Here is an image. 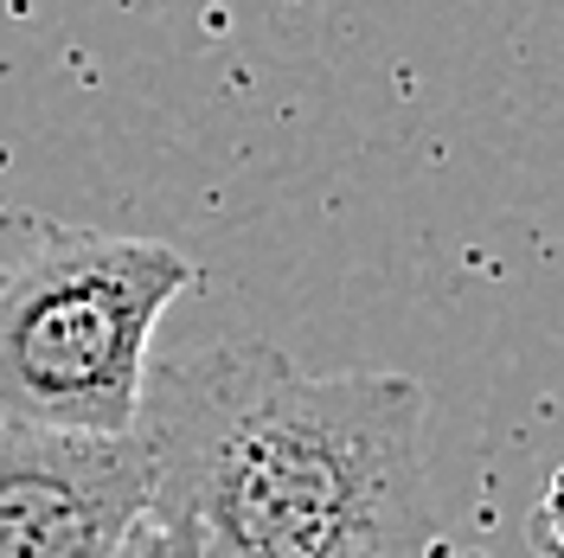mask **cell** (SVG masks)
<instances>
[{"mask_svg":"<svg viewBox=\"0 0 564 558\" xmlns=\"http://www.w3.org/2000/svg\"><path fill=\"white\" fill-rule=\"evenodd\" d=\"M148 507L199 558H430V398L404 373H302L270 341L148 366Z\"/></svg>","mask_w":564,"mask_h":558,"instance_id":"6da1fadb","label":"cell"},{"mask_svg":"<svg viewBox=\"0 0 564 558\" xmlns=\"http://www.w3.org/2000/svg\"><path fill=\"white\" fill-rule=\"evenodd\" d=\"M193 264L161 238L45 232L0 270V423L129 437L154 328Z\"/></svg>","mask_w":564,"mask_h":558,"instance_id":"7a4b0ae2","label":"cell"},{"mask_svg":"<svg viewBox=\"0 0 564 558\" xmlns=\"http://www.w3.org/2000/svg\"><path fill=\"white\" fill-rule=\"evenodd\" d=\"M148 514V455L129 437L0 423V558H116Z\"/></svg>","mask_w":564,"mask_h":558,"instance_id":"3957f363","label":"cell"},{"mask_svg":"<svg viewBox=\"0 0 564 558\" xmlns=\"http://www.w3.org/2000/svg\"><path fill=\"white\" fill-rule=\"evenodd\" d=\"M116 558H199V546H193V533H186V526H174L167 514H154V507H148V514L135 521V533L122 539V552H116Z\"/></svg>","mask_w":564,"mask_h":558,"instance_id":"277c9868","label":"cell"},{"mask_svg":"<svg viewBox=\"0 0 564 558\" xmlns=\"http://www.w3.org/2000/svg\"><path fill=\"white\" fill-rule=\"evenodd\" d=\"M527 533H532V552L539 558H564V469H552V482L539 494Z\"/></svg>","mask_w":564,"mask_h":558,"instance_id":"5b68a950","label":"cell"}]
</instances>
